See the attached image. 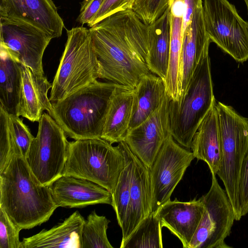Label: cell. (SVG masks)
I'll use <instances>...</instances> for the list:
<instances>
[{
    "instance_id": "1",
    "label": "cell",
    "mask_w": 248,
    "mask_h": 248,
    "mask_svg": "<svg viewBox=\"0 0 248 248\" xmlns=\"http://www.w3.org/2000/svg\"><path fill=\"white\" fill-rule=\"evenodd\" d=\"M89 29L100 78L133 90L143 76L151 73L146 63L149 25L132 9L114 13Z\"/></svg>"
},
{
    "instance_id": "2",
    "label": "cell",
    "mask_w": 248,
    "mask_h": 248,
    "mask_svg": "<svg viewBox=\"0 0 248 248\" xmlns=\"http://www.w3.org/2000/svg\"><path fill=\"white\" fill-rule=\"evenodd\" d=\"M0 207L22 230L46 222L58 207L49 186L34 175L16 142L8 164L0 171Z\"/></svg>"
},
{
    "instance_id": "3",
    "label": "cell",
    "mask_w": 248,
    "mask_h": 248,
    "mask_svg": "<svg viewBox=\"0 0 248 248\" xmlns=\"http://www.w3.org/2000/svg\"><path fill=\"white\" fill-rule=\"evenodd\" d=\"M118 85L97 80L52 103L50 115L75 140L101 138L110 97Z\"/></svg>"
},
{
    "instance_id": "4",
    "label": "cell",
    "mask_w": 248,
    "mask_h": 248,
    "mask_svg": "<svg viewBox=\"0 0 248 248\" xmlns=\"http://www.w3.org/2000/svg\"><path fill=\"white\" fill-rule=\"evenodd\" d=\"M211 72L207 51L201 58L181 99L169 103L170 134L188 150L200 124L216 102Z\"/></svg>"
},
{
    "instance_id": "5",
    "label": "cell",
    "mask_w": 248,
    "mask_h": 248,
    "mask_svg": "<svg viewBox=\"0 0 248 248\" xmlns=\"http://www.w3.org/2000/svg\"><path fill=\"white\" fill-rule=\"evenodd\" d=\"M67 40L54 77L49 99L54 103L97 80L98 58L90 29L67 30Z\"/></svg>"
},
{
    "instance_id": "6",
    "label": "cell",
    "mask_w": 248,
    "mask_h": 248,
    "mask_svg": "<svg viewBox=\"0 0 248 248\" xmlns=\"http://www.w3.org/2000/svg\"><path fill=\"white\" fill-rule=\"evenodd\" d=\"M124 165L118 145L102 138L79 140L69 142L62 175L88 180L112 194Z\"/></svg>"
},
{
    "instance_id": "7",
    "label": "cell",
    "mask_w": 248,
    "mask_h": 248,
    "mask_svg": "<svg viewBox=\"0 0 248 248\" xmlns=\"http://www.w3.org/2000/svg\"><path fill=\"white\" fill-rule=\"evenodd\" d=\"M221 148V160L217 174L222 180L232 206L235 220L241 218L238 185L242 166L248 151V118L231 106L216 103Z\"/></svg>"
},
{
    "instance_id": "8",
    "label": "cell",
    "mask_w": 248,
    "mask_h": 248,
    "mask_svg": "<svg viewBox=\"0 0 248 248\" xmlns=\"http://www.w3.org/2000/svg\"><path fill=\"white\" fill-rule=\"evenodd\" d=\"M38 123L36 136L25 159L41 183L50 186L62 175L69 142L63 130L48 113L44 112Z\"/></svg>"
},
{
    "instance_id": "9",
    "label": "cell",
    "mask_w": 248,
    "mask_h": 248,
    "mask_svg": "<svg viewBox=\"0 0 248 248\" xmlns=\"http://www.w3.org/2000/svg\"><path fill=\"white\" fill-rule=\"evenodd\" d=\"M202 16L206 33L211 42L235 61L248 60L247 22L227 0H203Z\"/></svg>"
},
{
    "instance_id": "10",
    "label": "cell",
    "mask_w": 248,
    "mask_h": 248,
    "mask_svg": "<svg viewBox=\"0 0 248 248\" xmlns=\"http://www.w3.org/2000/svg\"><path fill=\"white\" fill-rule=\"evenodd\" d=\"M212 174L209 191L201 197L204 210L199 226L188 248H230L225 239L235 220L233 210L226 192Z\"/></svg>"
},
{
    "instance_id": "11",
    "label": "cell",
    "mask_w": 248,
    "mask_h": 248,
    "mask_svg": "<svg viewBox=\"0 0 248 248\" xmlns=\"http://www.w3.org/2000/svg\"><path fill=\"white\" fill-rule=\"evenodd\" d=\"M0 49L34 73L44 75L43 57L52 39L33 25L17 18L0 17Z\"/></svg>"
},
{
    "instance_id": "12",
    "label": "cell",
    "mask_w": 248,
    "mask_h": 248,
    "mask_svg": "<svg viewBox=\"0 0 248 248\" xmlns=\"http://www.w3.org/2000/svg\"><path fill=\"white\" fill-rule=\"evenodd\" d=\"M192 152L169 135L149 169L152 212L170 200L171 194L194 159Z\"/></svg>"
},
{
    "instance_id": "13",
    "label": "cell",
    "mask_w": 248,
    "mask_h": 248,
    "mask_svg": "<svg viewBox=\"0 0 248 248\" xmlns=\"http://www.w3.org/2000/svg\"><path fill=\"white\" fill-rule=\"evenodd\" d=\"M170 100L166 93L156 111L138 126L128 130L124 140L148 169L171 135L169 108Z\"/></svg>"
},
{
    "instance_id": "14",
    "label": "cell",
    "mask_w": 248,
    "mask_h": 248,
    "mask_svg": "<svg viewBox=\"0 0 248 248\" xmlns=\"http://www.w3.org/2000/svg\"><path fill=\"white\" fill-rule=\"evenodd\" d=\"M0 17L25 21L52 39L60 37L64 27L52 0H0Z\"/></svg>"
},
{
    "instance_id": "15",
    "label": "cell",
    "mask_w": 248,
    "mask_h": 248,
    "mask_svg": "<svg viewBox=\"0 0 248 248\" xmlns=\"http://www.w3.org/2000/svg\"><path fill=\"white\" fill-rule=\"evenodd\" d=\"M118 145L127 156L131 167L129 210L126 230L122 235L123 244L140 221L152 212V198L148 168L124 140Z\"/></svg>"
},
{
    "instance_id": "16",
    "label": "cell",
    "mask_w": 248,
    "mask_h": 248,
    "mask_svg": "<svg viewBox=\"0 0 248 248\" xmlns=\"http://www.w3.org/2000/svg\"><path fill=\"white\" fill-rule=\"evenodd\" d=\"M49 187L58 207L82 208L100 203L112 205L110 191L85 179L62 175Z\"/></svg>"
},
{
    "instance_id": "17",
    "label": "cell",
    "mask_w": 248,
    "mask_h": 248,
    "mask_svg": "<svg viewBox=\"0 0 248 248\" xmlns=\"http://www.w3.org/2000/svg\"><path fill=\"white\" fill-rule=\"evenodd\" d=\"M204 210L201 198L188 202L170 199L155 213L161 226L167 228L181 241L183 248L188 246L199 226Z\"/></svg>"
},
{
    "instance_id": "18",
    "label": "cell",
    "mask_w": 248,
    "mask_h": 248,
    "mask_svg": "<svg viewBox=\"0 0 248 248\" xmlns=\"http://www.w3.org/2000/svg\"><path fill=\"white\" fill-rule=\"evenodd\" d=\"M202 7L195 10L183 34L179 66L180 99L201 58L209 51L211 41L205 29Z\"/></svg>"
},
{
    "instance_id": "19",
    "label": "cell",
    "mask_w": 248,
    "mask_h": 248,
    "mask_svg": "<svg viewBox=\"0 0 248 248\" xmlns=\"http://www.w3.org/2000/svg\"><path fill=\"white\" fill-rule=\"evenodd\" d=\"M22 86L18 116L34 122L41 119L43 111L50 115L52 103L48 97L52 87L45 75L34 73L29 67L22 64Z\"/></svg>"
},
{
    "instance_id": "20",
    "label": "cell",
    "mask_w": 248,
    "mask_h": 248,
    "mask_svg": "<svg viewBox=\"0 0 248 248\" xmlns=\"http://www.w3.org/2000/svg\"><path fill=\"white\" fill-rule=\"evenodd\" d=\"M85 220L76 211L49 230L43 229L35 235L24 238L21 248H81L82 230Z\"/></svg>"
},
{
    "instance_id": "21",
    "label": "cell",
    "mask_w": 248,
    "mask_h": 248,
    "mask_svg": "<svg viewBox=\"0 0 248 248\" xmlns=\"http://www.w3.org/2000/svg\"><path fill=\"white\" fill-rule=\"evenodd\" d=\"M216 103L200 124L192 142L195 158L205 162L215 174L221 160V148Z\"/></svg>"
},
{
    "instance_id": "22",
    "label": "cell",
    "mask_w": 248,
    "mask_h": 248,
    "mask_svg": "<svg viewBox=\"0 0 248 248\" xmlns=\"http://www.w3.org/2000/svg\"><path fill=\"white\" fill-rule=\"evenodd\" d=\"M133 90L119 85L110 97L101 138L110 143L124 140L132 113Z\"/></svg>"
},
{
    "instance_id": "23",
    "label": "cell",
    "mask_w": 248,
    "mask_h": 248,
    "mask_svg": "<svg viewBox=\"0 0 248 248\" xmlns=\"http://www.w3.org/2000/svg\"><path fill=\"white\" fill-rule=\"evenodd\" d=\"M171 39V22L169 7L149 25V51L146 63L150 72L165 82L168 74Z\"/></svg>"
},
{
    "instance_id": "24",
    "label": "cell",
    "mask_w": 248,
    "mask_h": 248,
    "mask_svg": "<svg viewBox=\"0 0 248 248\" xmlns=\"http://www.w3.org/2000/svg\"><path fill=\"white\" fill-rule=\"evenodd\" d=\"M166 93L164 81L160 77L152 73L143 76L133 89L132 113L128 130L138 126L154 113Z\"/></svg>"
},
{
    "instance_id": "25",
    "label": "cell",
    "mask_w": 248,
    "mask_h": 248,
    "mask_svg": "<svg viewBox=\"0 0 248 248\" xmlns=\"http://www.w3.org/2000/svg\"><path fill=\"white\" fill-rule=\"evenodd\" d=\"M22 64L5 50L0 51V107L18 116L22 86Z\"/></svg>"
},
{
    "instance_id": "26",
    "label": "cell",
    "mask_w": 248,
    "mask_h": 248,
    "mask_svg": "<svg viewBox=\"0 0 248 248\" xmlns=\"http://www.w3.org/2000/svg\"><path fill=\"white\" fill-rule=\"evenodd\" d=\"M170 16L171 39L169 64L164 82L167 95L171 100L179 101L181 98L179 79L180 60L183 35V17Z\"/></svg>"
},
{
    "instance_id": "27",
    "label": "cell",
    "mask_w": 248,
    "mask_h": 248,
    "mask_svg": "<svg viewBox=\"0 0 248 248\" xmlns=\"http://www.w3.org/2000/svg\"><path fill=\"white\" fill-rule=\"evenodd\" d=\"M162 228L155 212L142 220L121 248H162Z\"/></svg>"
},
{
    "instance_id": "28",
    "label": "cell",
    "mask_w": 248,
    "mask_h": 248,
    "mask_svg": "<svg viewBox=\"0 0 248 248\" xmlns=\"http://www.w3.org/2000/svg\"><path fill=\"white\" fill-rule=\"evenodd\" d=\"M120 149L124 156L125 165L121 173L115 189L112 193L111 205L115 212L118 223L122 229L123 235L126 232L128 223L130 204L131 167L127 156L121 148Z\"/></svg>"
},
{
    "instance_id": "29",
    "label": "cell",
    "mask_w": 248,
    "mask_h": 248,
    "mask_svg": "<svg viewBox=\"0 0 248 248\" xmlns=\"http://www.w3.org/2000/svg\"><path fill=\"white\" fill-rule=\"evenodd\" d=\"M110 221L92 211L85 220L81 234V248H113L107 235Z\"/></svg>"
},
{
    "instance_id": "30",
    "label": "cell",
    "mask_w": 248,
    "mask_h": 248,
    "mask_svg": "<svg viewBox=\"0 0 248 248\" xmlns=\"http://www.w3.org/2000/svg\"><path fill=\"white\" fill-rule=\"evenodd\" d=\"M9 114L0 107V171L8 164L15 141L9 124Z\"/></svg>"
},
{
    "instance_id": "31",
    "label": "cell",
    "mask_w": 248,
    "mask_h": 248,
    "mask_svg": "<svg viewBox=\"0 0 248 248\" xmlns=\"http://www.w3.org/2000/svg\"><path fill=\"white\" fill-rule=\"evenodd\" d=\"M169 0H136L132 10L144 23L150 25L168 7Z\"/></svg>"
},
{
    "instance_id": "32",
    "label": "cell",
    "mask_w": 248,
    "mask_h": 248,
    "mask_svg": "<svg viewBox=\"0 0 248 248\" xmlns=\"http://www.w3.org/2000/svg\"><path fill=\"white\" fill-rule=\"evenodd\" d=\"M21 230L0 207V248H21L19 235Z\"/></svg>"
},
{
    "instance_id": "33",
    "label": "cell",
    "mask_w": 248,
    "mask_h": 248,
    "mask_svg": "<svg viewBox=\"0 0 248 248\" xmlns=\"http://www.w3.org/2000/svg\"><path fill=\"white\" fill-rule=\"evenodd\" d=\"M9 124L16 144L25 157L34 137L18 116L9 114Z\"/></svg>"
},
{
    "instance_id": "34",
    "label": "cell",
    "mask_w": 248,
    "mask_h": 248,
    "mask_svg": "<svg viewBox=\"0 0 248 248\" xmlns=\"http://www.w3.org/2000/svg\"><path fill=\"white\" fill-rule=\"evenodd\" d=\"M136 0H104L99 11L87 24L91 27L105 17L118 12L132 9Z\"/></svg>"
},
{
    "instance_id": "35",
    "label": "cell",
    "mask_w": 248,
    "mask_h": 248,
    "mask_svg": "<svg viewBox=\"0 0 248 248\" xmlns=\"http://www.w3.org/2000/svg\"><path fill=\"white\" fill-rule=\"evenodd\" d=\"M238 200L242 217L248 213V151L243 161L239 176Z\"/></svg>"
},
{
    "instance_id": "36",
    "label": "cell",
    "mask_w": 248,
    "mask_h": 248,
    "mask_svg": "<svg viewBox=\"0 0 248 248\" xmlns=\"http://www.w3.org/2000/svg\"><path fill=\"white\" fill-rule=\"evenodd\" d=\"M104 0H83L81 3L77 21L84 25L88 24L96 15Z\"/></svg>"
},
{
    "instance_id": "37",
    "label": "cell",
    "mask_w": 248,
    "mask_h": 248,
    "mask_svg": "<svg viewBox=\"0 0 248 248\" xmlns=\"http://www.w3.org/2000/svg\"><path fill=\"white\" fill-rule=\"evenodd\" d=\"M184 5L183 16V35L186 27L190 24L196 9L202 6V0H182Z\"/></svg>"
},
{
    "instance_id": "38",
    "label": "cell",
    "mask_w": 248,
    "mask_h": 248,
    "mask_svg": "<svg viewBox=\"0 0 248 248\" xmlns=\"http://www.w3.org/2000/svg\"><path fill=\"white\" fill-rule=\"evenodd\" d=\"M244 0L245 2V3H246V6H247V11H248V0Z\"/></svg>"
},
{
    "instance_id": "39",
    "label": "cell",
    "mask_w": 248,
    "mask_h": 248,
    "mask_svg": "<svg viewBox=\"0 0 248 248\" xmlns=\"http://www.w3.org/2000/svg\"><path fill=\"white\" fill-rule=\"evenodd\" d=\"M247 27H248V22H247Z\"/></svg>"
}]
</instances>
